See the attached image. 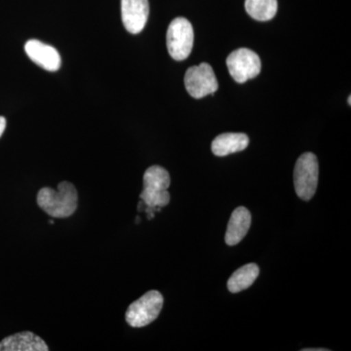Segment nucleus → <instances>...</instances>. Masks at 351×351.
<instances>
[{
  "mask_svg": "<svg viewBox=\"0 0 351 351\" xmlns=\"http://www.w3.org/2000/svg\"><path fill=\"white\" fill-rule=\"evenodd\" d=\"M78 195L71 182H62L57 191L43 188L38 195V206L53 218H68L77 208Z\"/></svg>",
  "mask_w": 351,
  "mask_h": 351,
  "instance_id": "obj_1",
  "label": "nucleus"
},
{
  "mask_svg": "<svg viewBox=\"0 0 351 351\" xmlns=\"http://www.w3.org/2000/svg\"><path fill=\"white\" fill-rule=\"evenodd\" d=\"M171 184L169 173L161 166H152L144 174V191L140 197L147 207L162 208L170 202L168 188Z\"/></svg>",
  "mask_w": 351,
  "mask_h": 351,
  "instance_id": "obj_2",
  "label": "nucleus"
},
{
  "mask_svg": "<svg viewBox=\"0 0 351 351\" xmlns=\"http://www.w3.org/2000/svg\"><path fill=\"white\" fill-rule=\"evenodd\" d=\"M319 177L317 157L306 152L298 158L294 170L295 193L301 199L309 201L315 195Z\"/></svg>",
  "mask_w": 351,
  "mask_h": 351,
  "instance_id": "obj_3",
  "label": "nucleus"
},
{
  "mask_svg": "<svg viewBox=\"0 0 351 351\" xmlns=\"http://www.w3.org/2000/svg\"><path fill=\"white\" fill-rule=\"evenodd\" d=\"M195 40L193 27L186 18L173 20L167 29V49L176 61H184L191 55Z\"/></svg>",
  "mask_w": 351,
  "mask_h": 351,
  "instance_id": "obj_4",
  "label": "nucleus"
},
{
  "mask_svg": "<svg viewBox=\"0 0 351 351\" xmlns=\"http://www.w3.org/2000/svg\"><path fill=\"white\" fill-rule=\"evenodd\" d=\"M163 295L158 291H149L129 306L126 321L132 327L141 328L151 324L158 317L163 307Z\"/></svg>",
  "mask_w": 351,
  "mask_h": 351,
  "instance_id": "obj_5",
  "label": "nucleus"
},
{
  "mask_svg": "<svg viewBox=\"0 0 351 351\" xmlns=\"http://www.w3.org/2000/svg\"><path fill=\"white\" fill-rule=\"evenodd\" d=\"M226 66L233 80L239 83L257 77L262 69L260 57L248 48H239L230 53L226 59Z\"/></svg>",
  "mask_w": 351,
  "mask_h": 351,
  "instance_id": "obj_6",
  "label": "nucleus"
},
{
  "mask_svg": "<svg viewBox=\"0 0 351 351\" xmlns=\"http://www.w3.org/2000/svg\"><path fill=\"white\" fill-rule=\"evenodd\" d=\"M184 85L189 94L195 99L214 94L219 88L213 69L207 63L189 68L184 75Z\"/></svg>",
  "mask_w": 351,
  "mask_h": 351,
  "instance_id": "obj_7",
  "label": "nucleus"
},
{
  "mask_svg": "<svg viewBox=\"0 0 351 351\" xmlns=\"http://www.w3.org/2000/svg\"><path fill=\"white\" fill-rule=\"evenodd\" d=\"M149 14V0H121L122 22L130 34H140L145 29Z\"/></svg>",
  "mask_w": 351,
  "mask_h": 351,
  "instance_id": "obj_8",
  "label": "nucleus"
},
{
  "mask_svg": "<svg viewBox=\"0 0 351 351\" xmlns=\"http://www.w3.org/2000/svg\"><path fill=\"white\" fill-rule=\"evenodd\" d=\"M25 51L34 63L45 71H57L61 68V55L53 46L31 39L25 43Z\"/></svg>",
  "mask_w": 351,
  "mask_h": 351,
  "instance_id": "obj_9",
  "label": "nucleus"
},
{
  "mask_svg": "<svg viewBox=\"0 0 351 351\" xmlns=\"http://www.w3.org/2000/svg\"><path fill=\"white\" fill-rule=\"evenodd\" d=\"M49 348L40 337L32 332H22L0 341V351H48Z\"/></svg>",
  "mask_w": 351,
  "mask_h": 351,
  "instance_id": "obj_10",
  "label": "nucleus"
},
{
  "mask_svg": "<svg viewBox=\"0 0 351 351\" xmlns=\"http://www.w3.org/2000/svg\"><path fill=\"white\" fill-rule=\"evenodd\" d=\"M252 216L247 208L240 206L233 211L226 232V243L228 246L239 244L250 230Z\"/></svg>",
  "mask_w": 351,
  "mask_h": 351,
  "instance_id": "obj_11",
  "label": "nucleus"
},
{
  "mask_svg": "<svg viewBox=\"0 0 351 351\" xmlns=\"http://www.w3.org/2000/svg\"><path fill=\"white\" fill-rule=\"evenodd\" d=\"M249 145V138L243 133H223L212 143V152L216 156H226L244 151Z\"/></svg>",
  "mask_w": 351,
  "mask_h": 351,
  "instance_id": "obj_12",
  "label": "nucleus"
},
{
  "mask_svg": "<svg viewBox=\"0 0 351 351\" xmlns=\"http://www.w3.org/2000/svg\"><path fill=\"white\" fill-rule=\"evenodd\" d=\"M260 274V269L256 263H248L233 272L228 281V290L232 293H239L253 285Z\"/></svg>",
  "mask_w": 351,
  "mask_h": 351,
  "instance_id": "obj_13",
  "label": "nucleus"
},
{
  "mask_svg": "<svg viewBox=\"0 0 351 351\" xmlns=\"http://www.w3.org/2000/svg\"><path fill=\"white\" fill-rule=\"evenodd\" d=\"M278 3L277 0H245V9L253 19L271 20L276 15Z\"/></svg>",
  "mask_w": 351,
  "mask_h": 351,
  "instance_id": "obj_14",
  "label": "nucleus"
},
{
  "mask_svg": "<svg viewBox=\"0 0 351 351\" xmlns=\"http://www.w3.org/2000/svg\"><path fill=\"white\" fill-rule=\"evenodd\" d=\"M6 128V119L3 117H0V137L3 134L4 130Z\"/></svg>",
  "mask_w": 351,
  "mask_h": 351,
  "instance_id": "obj_15",
  "label": "nucleus"
},
{
  "mask_svg": "<svg viewBox=\"0 0 351 351\" xmlns=\"http://www.w3.org/2000/svg\"><path fill=\"white\" fill-rule=\"evenodd\" d=\"M304 351H326V348H306Z\"/></svg>",
  "mask_w": 351,
  "mask_h": 351,
  "instance_id": "obj_16",
  "label": "nucleus"
},
{
  "mask_svg": "<svg viewBox=\"0 0 351 351\" xmlns=\"http://www.w3.org/2000/svg\"><path fill=\"white\" fill-rule=\"evenodd\" d=\"M351 97L350 96V98H348V105H351L350 104Z\"/></svg>",
  "mask_w": 351,
  "mask_h": 351,
  "instance_id": "obj_17",
  "label": "nucleus"
}]
</instances>
